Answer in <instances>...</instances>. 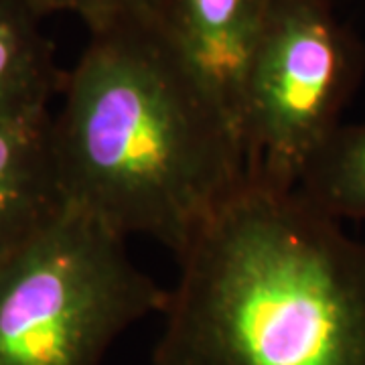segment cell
<instances>
[{"mask_svg": "<svg viewBox=\"0 0 365 365\" xmlns=\"http://www.w3.org/2000/svg\"><path fill=\"white\" fill-rule=\"evenodd\" d=\"M365 49L331 0H274L237 108L246 179L294 191L341 126Z\"/></svg>", "mask_w": 365, "mask_h": 365, "instance_id": "cell-4", "label": "cell"}, {"mask_svg": "<svg viewBox=\"0 0 365 365\" xmlns=\"http://www.w3.org/2000/svg\"><path fill=\"white\" fill-rule=\"evenodd\" d=\"M160 0H33L43 14L71 13L91 35L112 29L153 23Z\"/></svg>", "mask_w": 365, "mask_h": 365, "instance_id": "cell-9", "label": "cell"}, {"mask_svg": "<svg viewBox=\"0 0 365 365\" xmlns=\"http://www.w3.org/2000/svg\"><path fill=\"white\" fill-rule=\"evenodd\" d=\"M153 365H365V244L242 182L181 254Z\"/></svg>", "mask_w": 365, "mask_h": 365, "instance_id": "cell-2", "label": "cell"}, {"mask_svg": "<svg viewBox=\"0 0 365 365\" xmlns=\"http://www.w3.org/2000/svg\"><path fill=\"white\" fill-rule=\"evenodd\" d=\"M274 0H160L155 26L237 124L240 96ZM240 130V128H237Z\"/></svg>", "mask_w": 365, "mask_h": 365, "instance_id": "cell-5", "label": "cell"}, {"mask_svg": "<svg viewBox=\"0 0 365 365\" xmlns=\"http://www.w3.org/2000/svg\"><path fill=\"white\" fill-rule=\"evenodd\" d=\"M53 157L67 205L181 254L246 181L232 114L155 23L96 33L63 79Z\"/></svg>", "mask_w": 365, "mask_h": 365, "instance_id": "cell-1", "label": "cell"}, {"mask_svg": "<svg viewBox=\"0 0 365 365\" xmlns=\"http://www.w3.org/2000/svg\"><path fill=\"white\" fill-rule=\"evenodd\" d=\"M333 220L365 222V122L341 124L294 189Z\"/></svg>", "mask_w": 365, "mask_h": 365, "instance_id": "cell-8", "label": "cell"}, {"mask_svg": "<svg viewBox=\"0 0 365 365\" xmlns=\"http://www.w3.org/2000/svg\"><path fill=\"white\" fill-rule=\"evenodd\" d=\"M126 237L63 205L0 260V365H100L169 292L130 260Z\"/></svg>", "mask_w": 365, "mask_h": 365, "instance_id": "cell-3", "label": "cell"}, {"mask_svg": "<svg viewBox=\"0 0 365 365\" xmlns=\"http://www.w3.org/2000/svg\"><path fill=\"white\" fill-rule=\"evenodd\" d=\"M49 110L0 118V260L66 205Z\"/></svg>", "mask_w": 365, "mask_h": 365, "instance_id": "cell-6", "label": "cell"}, {"mask_svg": "<svg viewBox=\"0 0 365 365\" xmlns=\"http://www.w3.org/2000/svg\"><path fill=\"white\" fill-rule=\"evenodd\" d=\"M43 16L33 0H0V118L49 110L59 88Z\"/></svg>", "mask_w": 365, "mask_h": 365, "instance_id": "cell-7", "label": "cell"}]
</instances>
